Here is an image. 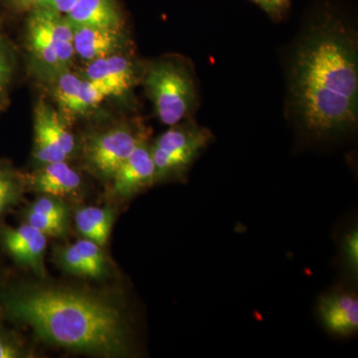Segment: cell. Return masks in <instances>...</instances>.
Returning <instances> with one entry per match:
<instances>
[{"label":"cell","instance_id":"6da1fadb","mask_svg":"<svg viewBox=\"0 0 358 358\" xmlns=\"http://www.w3.org/2000/svg\"><path fill=\"white\" fill-rule=\"evenodd\" d=\"M292 105L308 133L338 136L358 117V49L355 32L336 18L312 26L294 54Z\"/></svg>","mask_w":358,"mask_h":358},{"label":"cell","instance_id":"7a4b0ae2","mask_svg":"<svg viewBox=\"0 0 358 358\" xmlns=\"http://www.w3.org/2000/svg\"><path fill=\"white\" fill-rule=\"evenodd\" d=\"M2 303L11 319L27 324L51 345L103 357L131 353V336L122 313L96 294L26 285L6 291Z\"/></svg>","mask_w":358,"mask_h":358},{"label":"cell","instance_id":"3957f363","mask_svg":"<svg viewBox=\"0 0 358 358\" xmlns=\"http://www.w3.org/2000/svg\"><path fill=\"white\" fill-rule=\"evenodd\" d=\"M141 81L162 124L173 126L185 121L196 108V81L185 58L169 56L150 63Z\"/></svg>","mask_w":358,"mask_h":358},{"label":"cell","instance_id":"277c9868","mask_svg":"<svg viewBox=\"0 0 358 358\" xmlns=\"http://www.w3.org/2000/svg\"><path fill=\"white\" fill-rule=\"evenodd\" d=\"M26 43L47 77L70 69L76 57L74 27L63 14L38 6L28 11Z\"/></svg>","mask_w":358,"mask_h":358},{"label":"cell","instance_id":"5b68a950","mask_svg":"<svg viewBox=\"0 0 358 358\" xmlns=\"http://www.w3.org/2000/svg\"><path fill=\"white\" fill-rule=\"evenodd\" d=\"M148 129L138 120L117 122L85 138V166L96 178L110 181L138 145L148 141Z\"/></svg>","mask_w":358,"mask_h":358},{"label":"cell","instance_id":"8992f818","mask_svg":"<svg viewBox=\"0 0 358 358\" xmlns=\"http://www.w3.org/2000/svg\"><path fill=\"white\" fill-rule=\"evenodd\" d=\"M212 138L213 136L208 129L192 121L171 126L150 145L157 181L185 176Z\"/></svg>","mask_w":358,"mask_h":358},{"label":"cell","instance_id":"52a82bcc","mask_svg":"<svg viewBox=\"0 0 358 358\" xmlns=\"http://www.w3.org/2000/svg\"><path fill=\"white\" fill-rule=\"evenodd\" d=\"M77 150L65 117L50 103L40 100L34 110L33 157L40 166L68 162Z\"/></svg>","mask_w":358,"mask_h":358},{"label":"cell","instance_id":"ba28073f","mask_svg":"<svg viewBox=\"0 0 358 358\" xmlns=\"http://www.w3.org/2000/svg\"><path fill=\"white\" fill-rule=\"evenodd\" d=\"M81 75L102 86L110 96L129 94L143 78L134 59L127 52L87 63Z\"/></svg>","mask_w":358,"mask_h":358},{"label":"cell","instance_id":"9c48e42d","mask_svg":"<svg viewBox=\"0 0 358 358\" xmlns=\"http://www.w3.org/2000/svg\"><path fill=\"white\" fill-rule=\"evenodd\" d=\"M110 194L117 199H129L157 182V171L152 148L148 141L141 143L122 162L110 179Z\"/></svg>","mask_w":358,"mask_h":358},{"label":"cell","instance_id":"30bf717a","mask_svg":"<svg viewBox=\"0 0 358 358\" xmlns=\"http://www.w3.org/2000/svg\"><path fill=\"white\" fill-rule=\"evenodd\" d=\"M0 240L16 263L31 268L40 277H44V258L46 253L47 236L25 223L20 227H6L0 230Z\"/></svg>","mask_w":358,"mask_h":358},{"label":"cell","instance_id":"8fae6325","mask_svg":"<svg viewBox=\"0 0 358 358\" xmlns=\"http://www.w3.org/2000/svg\"><path fill=\"white\" fill-rule=\"evenodd\" d=\"M76 57L84 62L122 53L129 50V39L124 29L73 26Z\"/></svg>","mask_w":358,"mask_h":358},{"label":"cell","instance_id":"7c38bea8","mask_svg":"<svg viewBox=\"0 0 358 358\" xmlns=\"http://www.w3.org/2000/svg\"><path fill=\"white\" fill-rule=\"evenodd\" d=\"M322 324L339 336H350L358 329V298L355 292L336 289L324 294L317 303Z\"/></svg>","mask_w":358,"mask_h":358},{"label":"cell","instance_id":"4fadbf2b","mask_svg":"<svg viewBox=\"0 0 358 358\" xmlns=\"http://www.w3.org/2000/svg\"><path fill=\"white\" fill-rule=\"evenodd\" d=\"M26 185L41 194L71 196L82 187V178L68 162H53L40 166L34 173L24 176Z\"/></svg>","mask_w":358,"mask_h":358},{"label":"cell","instance_id":"5bb4252c","mask_svg":"<svg viewBox=\"0 0 358 358\" xmlns=\"http://www.w3.org/2000/svg\"><path fill=\"white\" fill-rule=\"evenodd\" d=\"M65 16L72 26L124 28V15L115 0H79Z\"/></svg>","mask_w":358,"mask_h":358},{"label":"cell","instance_id":"9a60e30c","mask_svg":"<svg viewBox=\"0 0 358 358\" xmlns=\"http://www.w3.org/2000/svg\"><path fill=\"white\" fill-rule=\"evenodd\" d=\"M115 214L109 207H81L75 213V223L80 234L101 247L109 240Z\"/></svg>","mask_w":358,"mask_h":358},{"label":"cell","instance_id":"2e32d148","mask_svg":"<svg viewBox=\"0 0 358 358\" xmlns=\"http://www.w3.org/2000/svg\"><path fill=\"white\" fill-rule=\"evenodd\" d=\"M49 78L51 79L52 94L61 110L64 113L63 117L67 115L72 117L83 76L68 69Z\"/></svg>","mask_w":358,"mask_h":358},{"label":"cell","instance_id":"e0dca14e","mask_svg":"<svg viewBox=\"0 0 358 358\" xmlns=\"http://www.w3.org/2000/svg\"><path fill=\"white\" fill-rule=\"evenodd\" d=\"M25 185L24 176L6 162L0 164V217L20 201Z\"/></svg>","mask_w":358,"mask_h":358},{"label":"cell","instance_id":"ac0fdd59","mask_svg":"<svg viewBox=\"0 0 358 358\" xmlns=\"http://www.w3.org/2000/svg\"><path fill=\"white\" fill-rule=\"evenodd\" d=\"M17 69V54L13 42L0 33V110L8 106L9 92Z\"/></svg>","mask_w":358,"mask_h":358},{"label":"cell","instance_id":"d6986e66","mask_svg":"<svg viewBox=\"0 0 358 358\" xmlns=\"http://www.w3.org/2000/svg\"><path fill=\"white\" fill-rule=\"evenodd\" d=\"M108 96H110L109 94L102 86L83 77L79 95L73 109L72 117L88 114L91 110L96 109Z\"/></svg>","mask_w":358,"mask_h":358},{"label":"cell","instance_id":"ffe728a7","mask_svg":"<svg viewBox=\"0 0 358 358\" xmlns=\"http://www.w3.org/2000/svg\"><path fill=\"white\" fill-rule=\"evenodd\" d=\"M75 246L81 254L86 265L88 266L91 278L101 279L107 275V261H106L102 247L100 245L84 238V239L77 241Z\"/></svg>","mask_w":358,"mask_h":358},{"label":"cell","instance_id":"44dd1931","mask_svg":"<svg viewBox=\"0 0 358 358\" xmlns=\"http://www.w3.org/2000/svg\"><path fill=\"white\" fill-rule=\"evenodd\" d=\"M54 258L59 267L71 275L91 278L88 266L86 265L81 254L75 244L67 247H59L54 251Z\"/></svg>","mask_w":358,"mask_h":358},{"label":"cell","instance_id":"7402d4cb","mask_svg":"<svg viewBox=\"0 0 358 358\" xmlns=\"http://www.w3.org/2000/svg\"><path fill=\"white\" fill-rule=\"evenodd\" d=\"M25 223L29 224L46 236L63 237L67 234L69 229V220L51 217L28 209L25 214Z\"/></svg>","mask_w":358,"mask_h":358},{"label":"cell","instance_id":"603a6c76","mask_svg":"<svg viewBox=\"0 0 358 358\" xmlns=\"http://www.w3.org/2000/svg\"><path fill=\"white\" fill-rule=\"evenodd\" d=\"M28 210L43 215L69 220V209L64 200L53 195L42 194L30 205Z\"/></svg>","mask_w":358,"mask_h":358},{"label":"cell","instance_id":"cb8c5ba5","mask_svg":"<svg viewBox=\"0 0 358 358\" xmlns=\"http://www.w3.org/2000/svg\"><path fill=\"white\" fill-rule=\"evenodd\" d=\"M26 357H27V352L20 339L0 327V358Z\"/></svg>","mask_w":358,"mask_h":358},{"label":"cell","instance_id":"d4e9b609","mask_svg":"<svg viewBox=\"0 0 358 358\" xmlns=\"http://www.w3.org/2000/svg\"><path fill=\"white\" fill-rule=\"evenodd\" d=\"M357 230L352 229L346 234L343 242V261L346 270L352 277L357 275Z\"/></svg>","mask_w":358,"mask_h":358},{"label":"cell","instance_id":"484cf974","mask_svg":"<svg viewBox=\"0 0 358 358\" xmlns=\"http://www.w3.org/2000/svg\"><path fill=\"white\" fill-rule=\"evenodd\" d=\"M43 1L44 0H1L2 4L13 13H28Z\"/></svg>","mask_w":358,"mask_h":358},{"label":"cell","instance_id":"4316f807","mask_svg":"<svg viewBox=\"0 0 358 358\" xmlns=\"http://www.w3.org/2000/svg\"><path fill=\"white\" fill-rule=\"evenodd\" d=\"M79 0H44L40 6L48 7L52 10L66 15L69 13L71 9L76 6Z\"/></svg>","mask_w":358,"mask_h":358},{"label":"cell","instance_id":"83f0119b","mask_svg":"<svg viewBox=\"0 0 358 358\" xmlns=\"http://www.w3.org/2000/svg\"><path fill=\"white\" fill-rule=\"evenodd\" d=\"M272 15H280L289 4V0H253Z\"/></svg>","mask_w":358,"mask_h":358}]
</instances>
